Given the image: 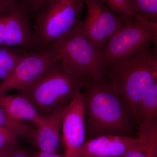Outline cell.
I'll list each match as a JSON object with an SVG mask.
<instances>
[{"mask_svg": "<svg viewBox=\"0 0 157 157\" xmlns=\"http://www.w3.org/2000/svg\"><path fill=\"white\" fill-rule=\"evenodd\" d=\"M82 90L90 138L104 134L133 136L132 116L117 89L105 76L88 78Z\"/></svg>", "mask_w": 157, "mask_h": 157, "instance_id": "1", "label": "cell"}, {"mask_svg": "<svg viewBox=\"0 0 157 157\" xmlns=\"http://www.w3.org/2000/svg\"><path fill=\"white\" fill-rule=\"evenodd\" d=\"M105 77L115 86L131 116L140 98L157 83V45L108 66Z\"/></svg>", "mask_w": 157, "mask_h": 157, "instance_id": "2", "label": "cell"}, {"mask_svg": "<svg viewBox=\"0 0 157 157\" xmlns=\"http://www.w3.org/2000/svg\"><path fill=\"white\" fill-rule=\"evenodd\" d=\"M86 80L57 64L33 84L19 92L31 101L41 115L65 107L84 86Z\"/></svg>", "mask_w": 157, "mask_h": 157, "instance_id": "3", "label": "cell"}, {"mask_svg": "<svg viewBox=\"0 0 157 157\" xmlns=\"http://www.w3.org/2000/svg\"><path fill=\"white\" fill-rule=\"evenodd\" d=\"M82 21L46 48L56 56L63 68L71 74L86 80L105 76L108 65L85 36Z\"/></svg>", "mask_w": 157, "mask_h": 157, "instance_id": "4", "label": "cell"}, {"mask_svg": "<svg viewBox=\"0 0 157 157\" xmlns=\"http://www.w3.org/2000/svg\"><path fill=\"white\" fill-rule=\"evenodd\" d=\"M82 0H45L33 28L41 48L65 36L82 21Z\"/></svg>", "mask_w": 157, "mask_h": 157, "instance_id": "5", "label": "cell"}, {"mask_svg": "<svg viewBox=\"0 0 157 157\" xmlns=\"http://www.w3.org/2000/svg\"><path fill=\"white\" fill-rule=\"evenodd\" d=\"M157 45V24L140 16L125 23L100 51V55L108 65L134 56L151 45Z\"/></svg>", "mask_w": 157, "mask_h": 157, "instance_id": "6", "label": "cell"}, {"mask_svg": "<svg viewBox=\"0 0 157 157\" xmlns=\"http://www.w3.org/2000/svg\"><path fill=\"white\" fill-rule=\"evenodd\" d=\"M21 0H9L0 6V46L26 51L41 48Z\"/></svg>", "mask_w": 157, "mask_h": 157, "instance_id": "7", "label": "cell"}, {"mask_svg": "<svg viewBox=\"0 0 157 157\" xmlns=\"http://www.w3.org/2000/svg\"><path fill=\"white\" fill-rule=\"evenodd\" d=\"M59 63L57 57L48 48L26 52L11 74L0 82V95L26 89Z\"/></svg>", "mask_w": 157, "mask_h": 157, "instance_id": "8", "label": "cell"}, {"mask_svg": "<svg viewBox=\"0 0 157 157\" xmlns=\"http://www.w3.org/2000/svg\"><path fill=\"white\" fill-rule=\"evenodd\" d=\"M87 14L81 25L85 36L100 52L107 42L121 29L125 22L101 0H82Z\"/></svg>", "mask_w": 157, "mask_h": 157, "instance_id": "9", "label": "cell"}, {"mask_svg": "<svg viewBox=\"0 0 157 157\" xmlns=\"http://www.w3.org/2000/svg\"><path fill=\"white\" fill-rule=\"evenodd\" d=\"M61 133L65 146V157H80L86 141V124L83 96L79 92L65 108Z\"/></svg>", "mask_w": 157, "mask_h": 157, "instance_id": "10", "label": "cell"}, {"mask_svg": "<svg viewBox=\"0 0 157 157\" xmlns=\"http://www.w3.org/2000/svg\"><path fill=\"white\" fill-rule=\"evenodd\" d=\"M144 146V142L138 137L104 134L86 140L80 157H122L132 149Z\"/></svg>", "mask_w": 157, "mask_h": 157, "instance_id": "11", "label": "cell"}, {"mask_svg": "<svg viewBox=\"0 0 157 157\" xmlns=\"http://www.w3.org/2000/svg\"><path fill=\"white\" fill-rule=\"evenodd\" d=\"M66 107L42 115V120L36 127L30 140L39 151L57 152L60 143L62 119Z\"/></svg>", "mask_w": 157, "mask_h": 157, "instance_id": "12", "label": "cell"}, {"mask_svg": "<svg viewBox=\"0 0 157 157\" xmlns=\"http://www.w3.org/2000/svg\"><path fill=\"white\" fill-rule=\"evenodd\" d=\"M0 107L12 118L20 121L32 123L36 127L42 115L25 96L20 94L0 95Z\"/></svg>", "mask_w": 157, "mask_h": 157, "instance_id": "13", "label": "cell"}, {"mask_svg": "<svg viewBox=\"0 0 157 157\" xmlns=\"http://www.w3.org/2000/svg\"><path fill=\"white\" fill-rule=\"evenodd\" d=\"M135 117L138 124L144 121L157 119V83L140 98Z\"/></svg>", "mask_w": 157, "mask_h": 157, "instance_id": "14", "label": "cell"}, {"mask_svg": "<svg viewBox=\"0 0 157 157\" xmlns=\"http://www.w3.org/2000/svg\"><path fill=\"white\" fill-rule=\"evenodd\" d=\"M138 138L144 142V151L151 157H157V119L138 124Z\"/></svg>", "mask_w": 157, "mask_h": 157, "instance_id": "15", "label": "cell"}, {"mask_svg": "<svg viewBox=\"0 0 157 157\" xmlns=\"http://www.w3.org/2000/svg\"><path fill=\"white\" fill-rule=\"evenodd\" d=\"M28 51L0 46V81L11 74L15 66Z\"/></svg>", "mask_w": 157, "mask_h": 157, "instance_id": "16", "label": "cell"}, {"mask_svg": "<svg viewBox=\"0 0 157 157\" xmlns=\"http://www.w3.org/2000/svg\"><path fill=\"white\" fill-rule=\"evenodd\" d=\"M0 127L9 129L14 132L18 137L26 138L29 141L35 129L28 123L12 118L1 107Z\"/></svg>", "mask_w": 157, "mask_h": 157, "instance_id": "17", "label": "cell"}, {"mask_svg": "<svg viewBox=\"0 0 157 157\" xmlns=\"http://www.w3.org/2000/svg\"><path fill=\"white\" fill-rule=\"evenodd\" d=\"M106 6L119 15L125 23L139 16L133 0H101Z\"/></svg>", "mask_w": 157, "mask_h": 157, "instance_id": "18", "label": "cell"}, {"mask_svg": "<svg viewBox=\"0 0 157 157\" xmlns=\"http://www.w3.org/2000/svg\"><path fill=\"white\" fill-rule=\"evenodd\" d=\"M138 15L144 19L157 24V0H133Z\"/></svg>", "mask_w": 157, "mask_h": 157, "instance_id": "19", "label": "cell"}, {"mask_svg": "<svg viewBox=\"0 0 157 157\" xmlns=\"http://www.w3.org/2000/svg\"><path fill=\"white\" fill-rule=\"evenodd\" d=\"M18 137L14 132L0 127V150L11 151L17 148Z\"/></svg>", "mask_w": 157, "mask_h": 157, "instance_id": "20", "label": "cell"}, {"mask_svg": "<svg viewBox=\"0 0 157 157\" xmlns=\"http://www.w3.org/2000/svg\"><path fill=\"white\" fill-rule=\"evenodd\" d=\"M30 14L36 15L42 9L45 0H21Z\"/></svg>", "mask_w": 157, "mask_h": 157, "instance_id": "21", "label": "cell"}, {"mask_svg": "<svg viewBox=\"0 0 157 157\" xmlns=\"http://www.w3.org/2000/svg\"><path fill=\"white\" fill-rule=\"evenodd\" d=\"M144 146L132 149L126 153L122 157H151L144 151Z\"/></svg>", "mask_w": 157, "mask_h": 157, "instance_id": "22", "label": "cell"}, {"mask_svg": "<svg viewBox=\"0 0 157 157\" xmlns=\"http://www.w3.org/2000/svg\"><path fill=\"white\" fill-rule=\"evenodd\" d=\"M32 157H65V156L64 154L39 151L33 154Z\"/></svg>", "mask_w": 157, "mask_h": 157, "instance_id": "23", "label": "cell"}, {"mask_svg": "<svg viewBox=\"0 0 157 157\" xmlns=\"http://www.w3.org/2000/svg\"><path fill=\"white\" fill-rule=\"evenodd\" d=\"M33 155L29 154L16 148L11 151L4 157H32Z\"/></svg>", "mask_w": 157, "mask_h": 157, "instance_id": "24", "label": "cell"}, {"mask_svg": "<svg viewBox=\"0 0 157 157\" xmlns=\"http://www.w3.org/2000/svg\"><path fill=\"white\" fill-rule=\"evenodd\" d=\"M11 151L0 150V157H4Z\"/></svg>", "mask_w": 157, "mask_h": 157, "instance_id": "25", "label": "cell"}, {"mask_svg": "<svg viewBox=\"0 0 157 157\" xmlns=\"http://www.w3.org/2000/svg\"></svg>", "mask_w": 157, "mask_h": 157, "instance_id": "26", "label": "cell"}]
</instances>
